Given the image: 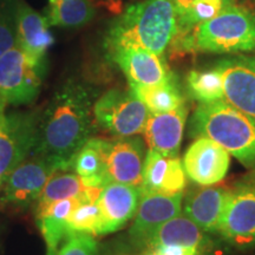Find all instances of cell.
<instances>
[{"instance_id": "obj_1", "label": "cell", "mask_w": 255, "mask_h": 255, "mask_svg": "<svg viewBox=\"0 0 255 255\" xmlns=\"http://www.w3.org/2000/svg\"><path fill=\"white\" fill-rule=\"evenodd\" d=\"M91 96L82 84L69 81L38 114L37 141L32 154L56 159L68 170L94 130Z\"/></svg>"}, {"instance_id": "obj_2", "label": "cell", "mask_w": 255, "mask_h": 255, "mask_svg": "<svg viewBox=\"0 0 255 255\" xmlns=\"http://www.w3.org/2000/svg\"><path fill=\"white\" fill-rule=\"evenodd\" d=\"M176 33V14L171 0H144L128 6L111 24L105 38L108 51L143 49L162 56Z\"/></svg>"}, {"instance_id": "obj_3", "label": "cell", "mask_w": 255, "mask_h": 255, "mask_svg": "<svg viewBox=\"0 0 255 255\" xmlns=\"http://www.w3.org/2000/svg\"><path fill=\"white\" fill-rule=\"evenodd\" d=\"M170 46L178 55L255 53V14L234 2L216 17L175 36Z\"/></svg>"}, {"instance_id": "obj_4", "label": "cell", "mask_w": 255, "mask_h": 255, "mask_svg": "<svg viewBox=\"0 0 255 255\" xmlns=\"http://www.w3.org/2000/svg\"><path fill=\"white\" fill-rule=\"evenodd\" d=\"M190 133L213 139L245 167L255 169V122L225 101L197 105Z\"/></svg>"}, {"instance_id": "obj_5", "label": "cell", "mask_w": 255, "mask_h": 255, "mask_svg": "<svg viewBox=\"0 0 255 255\" xmlns=\"http://www.w3.org/2000/svg\"><path fill=\"white\" fill-rule=\"evenodd\" d=\"M45 68L19 46L0 57V104L26 105L37 100Z\"/></svg>"}, {"instance_id": "obj_6", "label": "cell", "mask_w": 255, "mask_h": 255, "mask_svg": "<svg viewBox=\"0 0 255 255\" xmlns=\"http://www.w3.org/2000/svg\"><path fill=\"white\" fill-rule=\"evenodd\" d=\"M148 108L131 90L107 91L94 104V120L113 137H130L144 131Z\"/></svg>"}, {"instance_id": "obj_7", "label": "cell", "mask_w": 255, "mask_h": 255, "mask_svg": "<svg viewBox=\"0 0 255 255\" xmlns=\"http://www.w3.org/2000/svg\"><path fill=\"white\" fill-rule=\"evenodd\" d=\"M0 104V188L33 150L37 141L38 113L6 111Z\"/></svg>"}, {"instance_id": "obj_8", "label": "cell", "mask_w": 255, "mask_h": 255, "mask_svg": "<svg viewBox=\"0 0 255 255\" xmlns=\"http://www.w3.org/2000/svg\"><path fill=\"white\" fill-rule=\"evenodd\" d=\"M59 171L68 169L56 159L33 154L6 177L0 188V203L21 208L30 206L38 200L47 181Z\"/></svg>"}, {"instance_id": "obj_9", "label": "cell", "mask_w": 255, "mask_h": 255, "mask_svg": "<svg viewBox=\"0 0 255 255\" xmlns=\"http://www.w3.org/2000/svg\"><path fill=\"white\" fill-rule=\"evenodd\" d=\"M104 162L105 177L111 182L141 187L144 145L138 137L94 138Z\"/></svg>"}, {"instance_id": "obj_10", "label": "cell", "mask_w": 255, "mask_h": 255, "mask_svg": "<svg viewBox=\"0 0 255 255\" xmlns=\"http://www.w3.org/2000/svg\"><path fill=\"white\" fill-rule=\"evenodd\" d=\"M214 66L222 79L223 101L255 122V56H233Z\"/></svg>"}, {"instance_id": "obj_11", "label": "cell", "mask_w": 255, "mask_h": 255, "mask_svg": "<svg viewBox=\"0 0 255 255\" xmlns=\"http://www.w3.org/2000/svg\"><path fill=\"white\" fill-rule=\"evenodd\" d=\"M218 234L232 246H255V186L232 190Z\"/></svg>"}, {"instance_id": "obj_12", "label": "cell", "mask_w": 255, "mask_h": 255, "mask_svg": "<svg viewBox=\"0 0 255 255\" xmlns=\"http://www.w3.org/2000/svg\"><path fill=\"white\" fill-rule=\"evenodd\" d=\"M184 191L142 194L130 239L137 246H146L156 231L165 222L182 213Z\"/></svg>"}, {"instance_id": "obj_13", "label": "cell", "mask_w": 255, "mask_h": 255, "mask_svg": "<svg viewBox=\"0 0 255 255\" xmlns=\"http://www.w3.org/2000/svg\"><path fill=\"white\" fill-rule=\"evenodd\" d=\"M187 176L200 186H214L228 174L231 154L223 146L207 138L197 137L183 157Z\"/></svg>"}, {"instance_id": "obj_14", "label": "cell", "mask_w": 255, "mask_h": 255, "mask_svg": "<svg viewBox=\"0 0 255 255\" xmlns=\"http://www.w3.org/2000/svg\"><path fill=\"white\" fill-rule=\"evenodd\" d=\"M141 195L138 186L115 182L107 184L97 200L101 213L98 235H107L123 228L136 215Z\"/></svg>"}, {"instance_id": "obj_15", "label": "cell", "mask_w": 255, "mask_h": 255, "mask_svg": "<svg viewBox=\"0 0 255 255\" xmlns=\"http://www.w3.org/2000/svg\"><path fill=\"white\" fill-rule=\"evenodd\" d=\"M231 191L215 186L194 189L183 197L182 213L202 231L218 234Z\"/></svg>"}, {"instance_id": "obj_16", "label": "cell", "mask_w": 255, "mask_h": 255, "mask_svg": "<svg viewBox=\"0 0 255 255\" xmlns=\"http://www.w3.org/2000/svg\"><path fill=\"white\" fill-rule=\"evenodd\" d=\"M15 21L17 46L45 68L46 52L55 43L45 15L38 13L24 1H15Z\"/></svg>"}, {"instance_id": "obj_17", "label": "cell", "mask_w": 255, "mask_h": 255, "mask_svg": "<svg viewBox=\"0 0 255 255\" xmlns=\"http://www.w3.org/2000/svg\"><path fill=\"white\" fill-rule=\"evenodd\" d=\"M187 117L186 104L167 113L149 115L143 131L149 149L168 157L178 156Z\"/></svg>"}, {"instance_id": "obj_18", "label": "cell", "mask_w": 255, "mask_h": 255, "mask_svg": "<svg viewBox=\"0 0 255 255\" xmlns=\"http://www.w3.org/2000/svg\"><path fill=\"white\" fill-rule=\"evenodd\" d=\"M110 56L126 75L129 84L156 85L174 77L161 56L150 51L124 47L110 52Z\"/></svg>"}, {"instance_id": "obj_19", "label": "cell", "mask_w": 255, "mask_h": 255, "mask_svg": "<svg viewBox=\"0 0 255 255\" xmlns=\"http://www.w3.org/2000/svg\"><path fill=\"white\" fill-rule=\"evenodd\" d=\"M187 186L183 163L176 157H168L149 149L142 170V194L180 193Z\"/></svg>"}, {"instance_id": "obj_20", "label": "cell", "mask_w": 255, "mask_h": 255, "mask_svg": "<svg viewBox=\"0 0 255 255\" xmlns=\"http://www.w3.org/2000/svg\"><path fill=\"white\" fill-rule=\"evenodd\" d=\"M162 246L193 247L203 252L212 247V241L207 237L205 231L181 213L162 225L145 247L155 251Z\"/></svg>"}, {"instance_id": "obj_21", "label": "cell", "mask_w": 255, "mask_h": 255, "mask_svg": "<svg viewBox=\"0 0 255 255\" xmlns=\"http://www.w3.org/2000/svg\"><path fill=\"white\" fill-rule=\"evenodd\" d=\"M79 203V199H65L51 203L45 209L36 213L37 226L46 244V255H57L70 238L68 219Z\"/></svg>"}, {"instance_id": "obj_22", "label": "cell", "mask_w": 255, "mask_h": 255, "mask_svg": "<svg viewBox=\"0 0 255 255\" xmlns=\"http://www.w3.org/2000/svg\"><path fill=\"white\" fill-rule=\"evenodd\" d=\"M103 188L87 187L77 174L59 171L47 181L36 201V213L45 209L51 203L65 199H79L82 202H97Z\"/></svg>"}, {"instance_id": "obj_23", "label": "cell", "mask_w": 255, "mask_h": 255, "mask_svg": "<svg viewBox=\"0 0 255 255\" xmlns=\"http://www.w3.org/2000/svg\"><path fill=\"white\" fill-rule=\"evenodd\" d=\"M129 87L130 90L144 103L150 114L167 113L186 104L182 92L174 77L162 84H129Z\"/></svg>"}, {"instance_id": "obj_24", "label": "cell", "mask_w": 255, "mask_h": 255, "mask_svg": "<svg viewBox=\"0 0 255 255\" xmlns=\"http://www.w3.org/2000/svg\"><path fill=\"white\" fill-rule=\"evenodd\" d=\"M44 15L50 26L76 28L90 23L96 8L90 0H59L47 5Z\"/></svg>"}, {"instance_id": "obj_25", "label": "cell", "mask_w": 255, "mask_h": 255, "mask_svg": "<svg viewBox=\"0 0 255 255\" xmlns=\"http://www.w3.org/2000/svg\"><path fill=\"white\" fill-rule=\"evenodd\" d=\"M72 169L87 187L104 188L107 186L104 162L94 138H90L76 154Z\"/></svg>"}, {"instance_id": "obj_26", "label": "cell", "mask_w": 255, "mask_h": 255, "mask_svg": "<svg viewBox=\"0 0 255 255\" xmlns=\"http://www.w3.org/2000/svg\"><path fill=\"white\" fill-rule=\"evenodd\" d=\"M234 4V0H193L176 13V33H186L197 24L209 20Z\"/></svg>"}, {"instance_id": "obj_27", "label": "cell", "mask_w": 255, "mask_h": 255, "mask_svg": "<svg viewBox=\"0 0 255 255\" xmlns=\"http://www.w3.org/2000/svg\"><path fill=\"white\" fill-rule=\"evenodd\" d=\"M189 95L199 104L223 101L222 79L215 66L206 70H193L187 76Z\"/></svg>"}, {"instance_id": "obj_28", "label": "cell", "mask_w": 255, "mask_h": 255, "mask_svg": "<svg viewBox=\"0 0 255 255\" xmlns=\"http://www.w3.org/2000/svg\"><path fill=\"white\" fill-rule=\"evenodd\" d=\"M101 225V213L97 202H83L76 207L68 219L70 237L77 233L98 237Z\"/></svg>"}, {"instance_id": "obj_29", "label": "cell", "mask_w": 255, "mask_h": 255, "mask_svg": "<svg viewBox=\"0 0 255 255\" xmlns=\"http://www.w3.org/2000/svg\"><path fill=\"white\" fill-rule=\"evenodd\" d=\"M17 46L15 2L0 5V57Z\"/></svg>"}, {"instance_id": "obj_30", "label": "cell", "mask_w": 255, "mask_h": 255, "mask_svg": "<svg viewBox=\"0 0 255 255\" xmlns=\"http://www.w3.org/2000/svg\"><path fill=\"white\" fill-rule=\"evenodd\" d=\"M98 244L95 237L77 233L64 242L57 255H97Z\"/></svg>"}, {"instance_id": "obj_31", "label": "cell", "mask_w": 255, "mask_h": 255, "mask_svg": "<svg viewBox=\"0 0 255 255\" xmlns=\"http://www.w3.org/2000/svg\"><path fill=\"white\" fill-rule=\"evenodd\" d=\"M152 252L161 255H201V252L196 248L184 246H162Z\"/></svg>"}, {"instance_id": "obj_32", "label": "cell", "mask_w": 255, "mask_h": 255, "mask_svg": "<svg viewBox=\"0 0 255 255\" xmlns=\"http://www.w3.org/2000/svg\"><path fill=\"white\" fill-rule=\"evenodd\" d=\"M171 1H173V5L175 8V14H176L180 11H182V9L186 7V6L189 4L190 1H193V0H171Z\"/></svg>"}, {"instance_id": "obj_33", "label": "cell", "mask_w": 255, "mask_h": 255, "mask_svg": "<svg viewBox=\"0 0 255 255\" xmlns=\"http://www.w3.org/2000/svg\"><path fill=\"white\" fill-rule=\"evenodd\" d=\"M248 5H250V8L252 12L255 14V0H248Z\"/></svg>"}, {"instance_id": "obj_34", "label": "cell", "mask_w": 255, "mask_h": 255, "mask_svg": "<svg viewBox=\"0 0 255 255\" xmlns=\"http://www.w3.org/2000/svg\"><path fill=\"white\" fill-rule=\"evenodd\" d=\"M56 1H59V0H49V4H51V2H56Z\"/></svg>"}, {"instance_id": "obj_35", "label": "cell", "mask_w": 255, "mask_h": 255, "mask_svg": "<svg viewBox=\"0 0 255 255\" xmlns=\"http://www.w3.org/2000/svg\"><path fill=\"white\" fill-rule=\"evenodd\" d=\"M149 255H161V254H158V253H155V252H154V253H152V254H149Z\"/></svg>"}]
</instances>
